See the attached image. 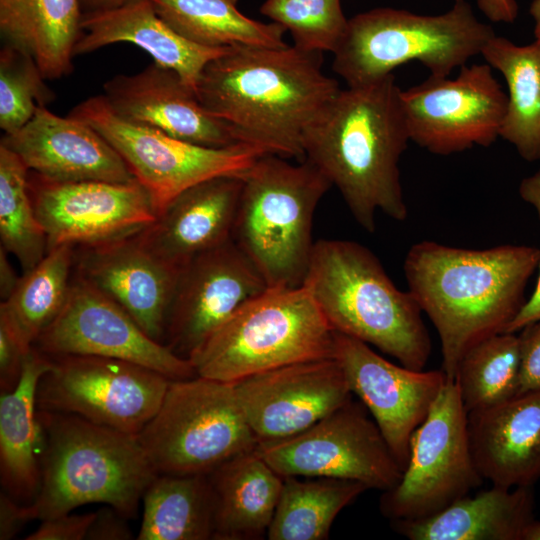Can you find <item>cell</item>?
I'll return each instance as SVG.
<instances>
[{
    "label": "cell",
    "mask_w": 540,
    "mask_h": 540,
    "mask_svg": "<svg viewBox=\"0 0 540 540\" xmlns=\"http://www.w3.org/2000/svg\"><path fill=\"white\" fill-rule=\"evenodd\" d=\"M539 264L540 249L529 245L466 249L421 241L411 246L405 278L437 331L448 380L455 379L471 347L506 331L526 302L527 283Z\"/></svg>",
    "instance_id": "2"
},
{
    "label": "cell",
    "mask_w": 540,
    "mask_h": 540,
    "mask_svg": "<svg viewBox=\"0 0 540 540\" xmlns=\"http://www.w3.org/2000/svg\"><path fill=\"white\" fill-rule=\"evenodd\" d=\"M263 154L242 175L232 238L268 287L304 283L314 246V212L332 186L306 159Z\"/></svg>",
    "instance_id": "6"
},
{
    "label": "cell",
    "mask_w": 540,
    "mask_h": 540,
    "mask_svg": "<svg viewBox=\"0 0 540 540\" xmlns=\"http://www.w3.org/2000/svg\"><path fill=\"white\" fill-rule=\"evenodd\" d=\"M103 97L122 119L207 147L240 143L229 124L208 112L174 70L155 62L138 73L115 75Z\"/></svg>",
    "instance_id": "21"
},
{
    "label": "cell",
    "mask_w": 540,
    "mask_h": 540,
    "mask_svg": "<svg viewBox=\"0 0 540 540\" xmlns=\"http://www.w3.org/2000/svg\"><path fill=\"white\" fill-rule=\"evenodd\" d=\"M156 13L187 40L211 48L283 47L286 32L276 23L247 17L238 0H149Z\"/></svg>",
    "instance_id": "32"
},
{
    "label": "cell",
    "mask_w": 540,
    "mask_h": 540,
    "mask_svg": "<svg viewBox=\"0 0 540 540\" xmlns=\"http://www.w3.org/2000/svg\"><path fill=\"white\" fill-rule=\"evenodd\" d=\"M234 387L258 443L296 435L353 399L335 358L285 365Z\"/></svg>",
    "instance_id": "19"
},
{
    "label": "cell",
    "mask_w": 540,
    "mask_h": 540,
    "mask_svg": "<svg viewBox=\"0 0 540 540\" xmlns=\"http://www.w3.org/2000/svg\"><path fill=\"white\" fill-rule=\"evenodd\" d=\"M29 191L47 238L61 245H93L135 234L157 218L137 181H56L29 171Z\"/></svg>",
    "instance_id": "16"
},
{
    "label": "cell",
    "mask_w": 540,
    "mask_h": 540,
    "mask_svg": "<svg viewBox=\"0 0 540 540\" xmlns=\"http://www.w3.org/2000/svg\"><path fill=\"white\" fill-rule=\"evenodd\" d=\"M333 358L404 471L412 434L446 383L445 372L396 365L367 343L339 332H335Z\"/></svg>",
    "instance_id": "18"
},
{
    "label": "cell",
    "mask_w": 540,
    "mask_h": 540,
    "mask_svg": "<svg viewBox=\"0 0 540 540\" xmlns=\"http://www.w3.org/2000/svg\"><path fill=\"white\" fill-rule=\"evenodd\" d=\"M368 487L336 478L284 477L267 531L270 540H324L343 508Z\"/></svg>",
    "instance_id": "33"
},
{
    "label": "cell",
    "mask_w": 540,
    "mask_h": 540,
    "mask_svg": "<svg viewBox=\"0 0 540 540\" xmlns=\"http://www.w3.org/2000/svg\"><path fill=\"white\" fill-rule=\"evenodd\" d=\"M74 246L49 250L30 271L23 273L14 292L0 304V319L31 349L40 334L62 311L71 286Z\"/></svg>",
    "instance_id": "34"
},
{
    "label": "cell",
    "mask_w": 540,
    "mask_h": 540,
    "mask_svg": "<svg viewBox=\"0 0 540 540\" xmlns=\"http://www.w3.org/2000/svg\"><path fill=\"white\" fill-rule=\"evenodd\" d=\"M529 13L534 21L535 38L540 39V0H533L531 2Z\"/></svg>",
    "instance_id": "48"
},
{
    "label": "cell",
    "mask_w": 540,
    "mask_h": 540,
    "mask_svg": "<svg viewBox=\"0 0 540 540\" xmlns=\"http://www.w3.org/2000/svg\"><path fill=\"white\" fill-rule=\"evenodd\" d=\"M475 465L492 485L533 486L540 479V390L468 413Z\"/></svg>",
    "instance_id": "24"
},
{
    "label": "cell",
    "mask_w": 540,
    "mask_h": 540,
    "mask_svg": "<svg viewBox=\"0 0 540 540\" xmlns=\"http://www.w3.org/2000/svg\"><path fill=\"white\" fill-rule=\"evenodd\" d=\"M51 365V357L33 346L17 386L1 391V484L6 493L23 504L34 501L41 484L42 434L36 393L40 378Z\"/></svg>",
    "instance_id": "27"
},
{
    "label": "cell",
    "mask_w": 540,
    "mask_h": 540,
    "mask_svg": "<svg viewBox=\"0 0 540 540\" xmlns=\"http://www.w3.org/2000/svg\"><path fill=\"white\" fill-rule=\"evenodd\" d=\"M45 80L30 54L4 42L0 51V128L4 134L19 130L39 107L54 100Z\"/></svg>",
    "instance_id": "38"
},
{
    "label": "cell",
    "mask_w": 540,
    "mask_h": 540,
    "mask_svg": "<svg viewBox=\"0 0 540 540\" xmlns=\"http://www.w3.org/2000/svg\"><path fill=\"white\" fill-rule=\"evenodd\" d=\"M120 42L140 47L155 63L176 71L194 90L205 66L229 48L195 44L161 19L149 0H130L112 9L83 13L74 54Z\"/></svg>",
    "instance_id": "25"
},
{
    "label": "cell",
    "mask_w": 540,
    "mask_h": 540,
    "mask_svg": "<svg viewBox=\"0 0 540 540\" xmlns=\"http://www.w3.org/2000/svg\"><path fill=\"white\" fill-rule=\"evenodd\" d=\"M243 179L219 176L177 195L137 238L152 254L182 266L232 238Z\"/></svg>",
    "instance_id": "23"
},
{
    "label": "cell",
    "mask_w": 540,
    "mask_h": 540,
    "mask_svg": "<svg viewBox=\"0 0 540 540\" xmlns=\"http://www.w3.org/2000/svg\"><path fill=\"white\" fill-rule=\"evenodd\" d=\"M267 288L255 263L233 238L197 254L181 267L164 344L188 359L241 306Z\"/></svg>",
    "instance_id": "17"
},
{
    "label": "cell",
    "mask_w": 540,
    "mask_h": 540,
    "mask_svg": "<svg viewBox=\"0 0 540 540\" xmlns=\"http://www.w3.org/2000/svg\"><path fill=\"white\" fill-rule=\"evenodd\" d=\"M522 540H540V521L534 519L525 528Z\"/></svg>",
    "instance_id": "49"
},
{
    "label": "cell",
    "mask_w": 540,
    "mask_h": 540,
    "mask_svg": "<svg viewBox=\"0 0 540 540\" xmlns=\"http://www.w3.org/2000/svg\"><path fill=\"white\" fill-rule=\"evenodd\" d=\"M33 346L50 356L125 360L170 380L197 376L188 359L151 338L121 306L76 273L62 311Z\"/></svg>",
    "instance_id": "15"
},
{
    "label": "cell",
    "mask_w": 540,
    "mask_h": 540,
    "mask_svg": "<svg viewBox=\"0 0 540 540\" xmlns=\"http://www.w3.org/2000/svg\"><path fill=\"white\" fill-rule=\"evenodd\" d=\"M470 448L468 413L457 382L448 380L412 434L398 484L384 491L380 510L393 520L439 513L482 484Z\"/></svg>",
    "instance_id": "11"
},
{
    "label": "cell",
    "mask_w": 540,
    "mask_h": 540,
    "mask_svg": "<svg viewBox=\"0 0 540 540\" xmlns=\"http://www.w3.org/2000/svg\"><path fill=\"white\" fill-rule=\"evenodd\" d=\"M335 331L310 289L268 287L188 357L197 376L236 383L298 362L333 358Z\"/></svg>",
    "instance_id": "7"
},
{
    "label": "cell",
    "mask_w": 540,
    "mask_h": 540,
    "mask_svg": "<svg viewBox=\"0 0 540 540\" xmlns=\"http://www.w3.org/2000/svg\"><path fill=\"white\" fill-rule=\"evenodd\" d=\"M50 356V355H49ZM39 380V410L74 414L138 435L158 411L170 379L125 360L89 355L50 356Z\"/></svg>",
    "instance_id": "12"
},
{
    "label": "cell",
    "mask_w": 540,
    "mask_h": 540,
    "mask_svg": "<svg viewBox=\"0 0 540 540\" xmlns=\"http://www.w3.org/2000/svg\"><path fill=\"white\" fill-rule=\"evenodd\" d=\"M494 35L467 0H455L449 10L437 15L375 8L348 19L332 53V69L348 87L376 82L411 61L420 62L430 76L447 77L481 54Z\"/></svg>",
    "instance_id": "8"
},
{
    "label": "cell",
    "mask_w": 540,
    "mask_h": 540,
    "mask_svg": "<svg viewBox=\"0 0 540 540\" xmlns=\"http://www.w3.org/2000/svg\"><path fill=\"white\" fill-rule=\"evenodd\" d=\"M138 540H208L214 498L207 474H158L143 495Z\"/></svg>",
    "instance_id": "31"
},
{
    "label": "cell",
    "mask_w": 540,
    "mask_h": 540,
    "mask_svg": "<svg viewBox=\"0 0 540 540\" xmlns=\"http://www.w3.org/2000/svg\"><path fill=\"white\" fill-rule=\"evenodd\" d=\"M20 278L10 263L7 251L0 246V296L6 300L14 292Z\"/></svg>",
    "instance_id": "46"
},
{
    "label": "cell",
    "mask_w": 540,
    "mask_h": 540,
    "mask_svg": "<svg viewBox=\"0 0 540 540\" xmlns=\"http://www.w3.org/2000/svg\"><path fill=\"white\" fill-rule=\"evenodd\" d=\"M41 484L28 505L31 520H44L91 503L137 514L158 475L138 435L102 426L74 414L39 410Z\"/></svg>",
    "instance_id": "4"
},
{
    "label": "cell",
    "mask_w": 540,
    "mask_h": 540,
    "mask_svg": "<svg viewBox=\"0 0 540 540\" xmlns=\"http://www.w3.org/2000/svg\"><path fill=\"white\" fill-rule=\"evenodd\" d=\"M339 90L322 70V53L243 45L211 60L195 92L240 143L302 161L306 130Z\"/></svg>",
    "instance_id": "1"
},
{
    "label": "cell",
    "mask_w": 540,
    "mask_h": 540,
    "mask_svg": "<svg viewBox=\"0 0 540 540\" xmlns=\"http://www.w3.org/2000/svg\"><path fill=\"white\" fill-rule=\"evenodd\" d=\"M69 115L88 123L116 149L149 194L157 216L187 188L214 177L242 176L266 154L246 143L202 146L128 122L103 95L82 101Z\"/></svg>",
    "instance_id": "10"
},
{
    "label": "cell",
    "mask_w": 540,
    "mask_h": 540,
    "mask_svg": "<svg viewBox=\"0 0 540 540\" xmlns=\"http://www.w3.org/2000/svg\"><path fill=\"white\" fill-rule=\"evenodd\" d=\"M95 517V512L86 514L66 513L42 520L37 530L27 540H82Z\"/></svg>",
    "instance_id": "42"
},
{
    "label": "cell",
    "mask_w": 540,
    "mask_h": 540,
    "mask_svg": "<svg viewBox=\"0 0 540 540\" xmlns=\"http://www.w3.org/2000/svg\"><path fill=\"white\" fill-rule=\"evenodd\" d=\"M181 267L152 254L136 233L82 245L74 255L75 273L121 306L151 338L162 343Z\"/></svg>",
    "instance_id": "20"
},
{
    "label": "cell",
    "mask_w": 540,
    "mask_h": 540,
    "mask_svg": "<svg viewBox=\"0 0 540 540\" xmlns=\"http://www.w3.org/2000/svg\"><path fill=\"white\" fill-rule=\"evenodd\" d=\"M303 284L335 332L374 346L407 368H425L432 345L422 310L367 247L342 239L314 242Z\"/></svg>",
    "instance_id": "5"
},
{
    "label": "cell",
    "mask_w": 540,
    "mask_h": 540,
    "mask_svg": "<svg viewBox=\"0 0 540 540\" xmlns=\"http://www.w3.org/2000/svg\"><path fill=\"white\" fill-rule=\"evenodd\" d=\"M1 144L27 168L56 181L136 180L116 149L88 123L61 117L39 107L19 130L4 134Z\"/></svg>",
    "instance_id": "22"
},
{
    "label": "cell",
    "mask_w": 540,
    "mask_h": 540,
    "mask_svg": "<svg viewBox=\"0 0 540 540\" xmlns=\"http://www.w3.org/2000/svg\"><path fill=\"white\" fill-rule=\"evenodd\" d=\"M260 12L289 32L294 46L333 53L348 25L341 0H265Z\"/></svg>",
    "instance_id": "37"
},
{
    "label": "cell",
    "mask_w": 540,
    "mask_h": 540,
    "mask_svg": "<svg viewBox=\"0 0 540 540\" xmlns=\"http://www.w3.org/2000/svg\"><path fill=\"white\" fill-rule=\"evenodd\" d=\"M534 506L533 486L493 485L432 516L393 520L392 527L410 540H522Z\"/></svg>",
    "instance_id": "26"
},
{
    "label": "cell",
    "mask_w": 540,
    "mask_h": 540,
    "mask_svg": "<svg viewBox=\"0 0 540 540\" xmlns=\"http://www.w3.org/2000/svg\"><path fill=\"white\" fill-rule=\"evenodd\" d=\"M82 16L80 0H0L4 42L30 54L48 80L72 72Z\"/></svg>",
    "instance_id": "29"
},
{
    "label": "cell",
    "mask_w": 540,
    "mask_h": 540,
    "mask_svg": "<svg viewBox=\"0 0 540 540\" xmlns=\"http://www.w3.org/2000/svg\"><path fill=\"white\" fill-rule=\"evenodd\" d=\"M130 0H80L83 13L112 9Z\"/></svg>",
    "instance_id": "47"
},
{
    "label": "cell",
    "mask_w": 540,
    "mask_h": 540,
    "mask_svg": "<svg viewBox=\"0 0 540 540\" xmlns=\"http://www.w3.org/2000/svg\"><path fill=\"white\" fill-rule=\"evenodd\" d=\"M367 411L352 399L296 435L258 443L256 451L282 477L346 479L390 490L403 470Z\"/></svg>",
    "instance_id": "13"
},
{
    "label": "cell",
    "mask_w": 540,
    "mask_h": 540,
    "mask_svg": "<svg viewBox=\"0 0 540 540\" xmlns=\"http://www.w3.org/2000/svg\"><path fill=\"white\" fill-rule=\"evenodd\" d=\"M30 350L24 347L11 328L0 319L1 391H11L17 386Z\"/></svg>",
    "instance_id": "41"
},
{
    "label": "cell",
    "mask_w": 540,
    "mask_h": 540,
    "mask_svg": "<svg viewBox=\"0 0 540 540\" xmlns=\"http://www.w3.org/2000/svg\"><path fill=\"white\" fill-rule=\"evenodd\" d=\"M477 6L485 17L496 23H512L518 15L516 0H477Z\"/></svg>",
    "instance_id": "45"
},
{
    "label": "cell",
    "mask_w": 540,
    "mask_h": 540,
    "mask_svg": "<svg viewBox=\"0 0 540 540\" xmlns=\"http://www.w3.org/2000/svg\"><path fill=\"white\" fill-rule=\"evenodd\" d=\"M138 437L158 474H208L258 445L234 383L200 376L170 380Z\"/></svg>",
    "instance_id": "9"
},
{
    "label": "cell",
    "mask_w": 540,
    "mask_h": 540,
    "mask_svg": "<svg viewBox=\"0 0 540 540\" xmlns=\"http://www.w3.org/2000/svg\"><path fill=\"white\" fill-rule=\"evenodd\" d=\"M127 519L115 508L106 505L95 512V517L86 539L88 540H130L133 533Z\"/></svg>",
    "instance_id": "43"
},
{
    "label": "cell",
    "mask_w": 540,
    "mask_h": 540,
    "mask_svg": "<svg viewBox=\"0 0 540 540\" xmlns=\"http://www.w3.org/2000/svg\"><path fill=\"white\" fill-rule=\"evenodd\" d=\"M518 393L540 390V321L520 330Z\"/></svg>",
    "instance_id": "40"
},
{
    "label": "cell",
    "mask_w": 540,
    "mask_h": 540,
    "mask_svg": "<svg viewBox=\"0 0 540 540\" xmlns=\"http://www.w3.org/2000/svg\"><path fill=\"white\" fill-rule=\"evenodd\" d=\"M520 197L530 204L540 219V168L524 178L519 185ZM540 321V264L537 284L532 295L509 324L505 332L518 333L525 326Z\"/></svg>",
    "instance_id": "39"
},
{
    "label": "cell",
    "mask_w": 540,
    "mask_h": 540,
    "mask_svg": "<svg viewBox=\"0 0 540 540\" xmlns=\"http://www.w3.org/2000/svg\"><path fill=\"white\" fill-rule=\"evenodd\" d=\"M31 521L28 505L20 503L5 491L0 493V539H13Z\"/></svg>",
    "instance_id": "44"
},
{
    "label": "cell",
    "mask_w": 540,
    "mask_h": 540,
    "mask_svg": "<svg viewBox=\"0 0 540 540\" xmlns=\"http://www.w3.org/2000/svg\"><path fill=\"white\" fill-rule=\"evenodd\" d=\"M409 141L401 89L391 74L340 89L306 130L304 159L338 189L356 222L372 233L378 211L396 221L408 216L399 162Z\"/></svg>",
    "instance_id": "3"
},
{
    "label": "cell",
    "mask_w": 540,
    "mask_h": 540,
    "mask_svg": "<svg viewBox=\"0 0 540 540\" xmlns=\"http://www.w3.org/2000/svg\"><path fill=\"white\" fill-rule=\"evenodd\" d=\"M214 498L213 537L255 540L267 535L284 477L255 450L207 474Z\"/></svg>",
    "instance_id": "28"
},
{
    "label": "cell",
    "mask_w": 540,
    "mask_h": 540,
    "mask_svg": "<svg viewBox=\"0 0 540 540\" xmlns=\"http://www.w3.org/2000/svg\"><path fill=\"white\" fill-rule=\"evenodd\" d=\"M520 371V338L502 332L471 347L461 358L456 374L467 413L484 409L517 395Z\"/></svg>",
    "instance_id": "35"
},
{
    "label": "cell",
    "mask_w": 540,
    "mask_h": 540,
    "mask_svg": "<svg viewBox=\"0 0 540 540\" xmlns=\"http://www.w3.org/2000/svg\"><path fill=\"white\" fill-rule=\"evenodd\" d=\"M29 169L0 143V238L23 273L34 268L47 253V238L29 191Z\"/></svg>",
    "instance_id": "36"
},
{
    "label": "cell",
    "mask_w": 540,
    "mask_h": 540,
    "mask_svg": "<svg viewBox=\"0 0 540 540\" xmlns=\"http://www.w3.org/2000/svg\"><path fill=\"white\" fill-rule=\"evenodd\" d=\"M401 102L410 141L446 156L500 137L507 94L489 64H466L454 79L429 75L401 90Z\"/></svg>",
    "instance_id": "14"
},
{
    "label": "cell",
    "mask_w": 540,
    "mask_h": 540,
    "mask_svg": "<svg viewBox=\"0 0 540 540\" xmlns=\"http://www.w3.org/2000/svg\"><path fill=\"white\" fill-rule=\"evenodd\" d=\"M481 55L507 85V107L500 137L526 161L540 160V39L518 45L492 36Z\"/></svg>",
    "instance_id": "30"
}]
</instances>
